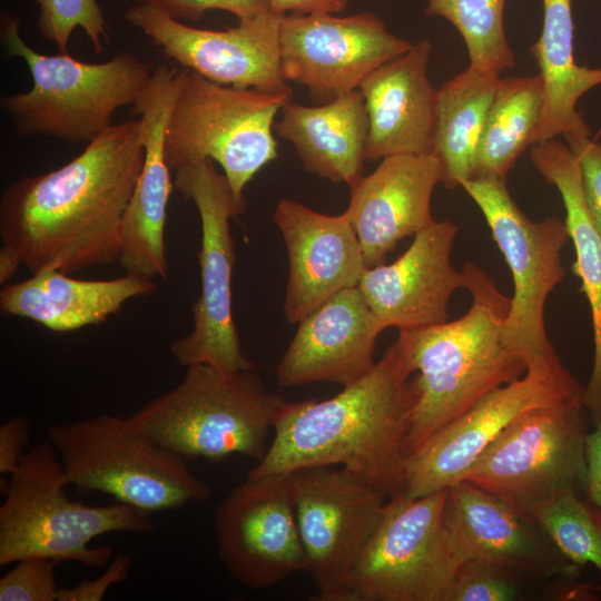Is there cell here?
<instances>
[{"instance_id":"cell-11","label":"cell","mask_w":601,"mask_h":601,"mask_svg":"<svg viewBox=\"0 0 601 601\" xmlns=\"http://www.w3.org/2000/svg\"><path fill=\"white\" fill-rule=\"evenodd\" d=\"M174 186L195 205L201 238L200 293L193 304L194 327L170 345V353L186 367L208 364L225 372L254 371L255 364L242 351L231 312L235 244L230 220L242 211L228 180L218 173L215 161L206 159L176 169Z\"/></svg>"},{"instance_id":"cell-22","label":"cell","mask_w":601,"mask_h":601,"mask_svg":"<svg viewBox=\"0 0 601 601\" xmlns=\"http://www.w3.org/2000/svg\"><path fill=\"white\" fill-rule=\"evenodd\" d=\"M441 181L442 167L433 154H398L348 184L345 211L366 268L384 264L398 242L434 221L431 200Z\"/></svg>"},{"instance_id":"cell-32","label":"cell","mask_w":601,"mask_h":601,"mask_svg":"<svg viewBox=\"0 0 601 601\" xmlns=\"http://www.w3.org/2000/svg\"><path fill=\"white\" fill-rule=\"evenodd\" d=\"M532 519L573 564H593L601 574V510L577 492L536 509Z\"/></svg>"},{"instance_id":"cell-13","label":"cell","mask_w":601,"mask_h":601,"mask_svg":"<svg viewBox=\"0 0 601 601\" xmlns=\"http://www.w3.org/2000/svg\"><path fill=\"white\" fill-rule=\"evenodd\" d=\"M583 393L556 353L535 359L521 377L484 395L408 454L403 492L422 496L449 489L521 415Z\"/></svg>"},{"instance_id":"cell-16","label":"cell","mask_w":601,"mask_h":601,"mask_svg":"<svg viewBox=\"0 0 601 601\" xmlns=\"http://www.w3.org/2000/svg\"><path fill=\"white\" fill-rule=\"evenodd\" d=\"M218 556L249 589H266L307 569L298 532L292 473L247 476L215 512Z\"/></svg>"},{"instance_id":"cell-30","label":"cell","mask_w":601,"mask_h":601,"mask_svg":"<svg viewBox=\"0 0 601 601\" xmlns=\"http://www.w3.org/2000/svg\"><path fill=\"white\" fill-rule=\"evenodd\" d=\"M543 105L540 73L500 79L480 137L471 179L506 181L516 159L533 146Z\"/></svg>"},{"instance_id":"cell-27","label":"cell","mask_w":601,"mask_h":601,"mask_svg":"<svg viewBox=\"0 0 601 601\" xmlns=\"http://www.w3.org/2000/svg\"><path fill=\"white\" fill-rule=\"evenodd\" d=\"M280 111L274 129L293 144L307 171L347 185L362 174L368 122L358 89L314 107L289 100Z\"/></svg>"},{"instance_id":"cell-36","label":"cell","mask_w":601,"mask_h":601,"mask_svg":"<svg viewBox=\"0 0 601 601\" xmlns=\"http://www.w3.org/2000/svg\"><path fill=\"white\" fill-rule=\"evenodd\" d=\"M138 1V0H131ZM160 4L177 20L198 21L206 11L218 9L238 20L256 17L269 9L268 0H149Z\"/></svg>"},{"instance_id":"cell-5","label":"cell","mask_w":601,"mask_h":601,"mask_svg":"<svg viewBox=\"0 0 601 601\" xmlns=\"http://www.w3.org/2000/svg\"><path fill=\"white\" fill-rule=\"evenodd\" d=\"M0 37L6 51L26 62L32 79L30 90L0 98L2 110L24 137L90 142L114 125L119 108L135 104L155 69L129 52L98 63L69 53H40L26 43L19 19L9 12L1 13Z\"/></svg>"},{"instance_id":"cell-10","label":"cell","mask_w":601,"mask_h":601,"mask_svg":"<svg viewBox=\"0 0 601 601\" xmlns=\"http://www.w3.org/2000/svg\"><path fill=\"white\" fill-rule=\"evenodd\" d=\"M447 495L444 489L388 497L348 575L346 601H444L463 563L446 520Z\"/></svg>"},{"instance_id":"cell-25","label":"cell","mask_w":601,"mask_h":601,"mask_svg":"<svg viewBox=\"0 0 601 601\" xmlns=\"http://www.w3.org/2000/svg\"><path fill=\"white\" fill-rule=\"evenodd\" d=\"M156 290L152 279L128 274L114 279L88 280L48 270L6 284L0 292V308L8 315L65 333L101 324L119 313L129 299Z\"/></svg>"},{"instance_id":"cell-20","label":"cell","mask_w":601,"mask_h":601,"mask_svg":"<svg viewBox=\"0 0 601 601\" xmlns=\"http://www.w3.org/2000/svg\"><path fill=\"white\" fill-rule=\"evenodd\" d=\"M274 220L287 249L284 315L289 323L300 322L334 294L358 285L366 266L346 211L325 215L282 198Z\"/></svg>"},{"instance_id":"cell-17","label":"cell","mask_w":601,"mask_h":601,"mask_svg":"<svg viewBox=\"0 0 601 601\" xmlns=\"http://www.w3.org/2000/svg\"><path fill=\"white\" fill-rule=\"evenodd\" d=\"M279 45L284 79L303 85L321 104L358 89L371 72L413 46L372 12L283 16Z\"/></svg>"},{"instance_id":"cell-40","label":"cell","mask_w":601,"mask_h":601,"mask_svg":"<svg viewBox=\"0 0 601 601\" xmlns=\"http://www.w3.org/2000/svg\"><path fill=\"white\" fill-rule=\"evenodd\" d=\"M585 493L588 501L601 510V421L585 440Z\"/></svg>"},{"instance_id":"cell-21","label":"cell","mask_w":601,"mask_h":601,"mask_svg":"<svg viewBox=\"0 0 601 601\" xmlns=\"http://www.w3.org/2000/svg\"><path fill=\"white\" fill-rule=\"evenodd\" d=\"M298 324L276 370L282 387L353 384L374 366L376 339L385 329L358 286L334 294Z\"/></svg>"},{"instance_id":"cell-2","label":"cell","mask_w":601,"mask_h":601,"mask_svg":"<svg viewBox=\"0 0 601 601\" xmlns=\"http://www.w3.org/2000/svg\"><path fill=\"white\" fill-rule=\"evenodd\" d=\"M411 374L393 344L335 396L284 402L273 442L247 476L341 465L388 497L403 492L405 439L416 401Z\"/></svg>"},{"instance_id":"cell-28","label":"cell","mask_w":601,"mask_h":601,"mask_svg":"<svg viewBox=\"0 0 601 601\" xmlns=\"http://www.w3.org/2000/svg\"><path fill=\"white\" fill-rule=\"evenodd\" d=\"M541 35L529 51L538 62L544 87V105L533 145L562 136L575 148L590 138L591 129L578 111L580 98L601 85V67L574 60L572 0H542Z\"/></svg>"},{"instance_id":"cell-35","label":"cell","mask_w":601,"mask_h":601,"mask_svg":"<svg viewBox=\"0 0 601 601\" xmlns=\"http://www.w3.org/2000/svg\"><path fill=\"white\" fill-rule=\"evenodd\" d=\"M55 560L27 558L0 579V601H58Z\"/></svg>"},{"instance_id":"cell-31","label":"cell","mask_w":601,"mask_h":601,"mask_svg":"<svg viewBox=\"0 0 601 601\" xmlns=\"http://www.w3.org/2000/svg\"><path fill=\"white\" fill-rule=\"evenodd\" d=\"M506 0H428L425 12L447 20L463 38L469 67L501 76L516 59L504 29Z\"/></svg>"},{"instance_id":"cell-37","label":"cell","mask_w":601,"mask_h":601,"mask_svg":"<svg viewBox=\"0 0 601 601\" xmlns=\"http://www.w3.org/2000/svg\"><path fill=\"white\" fill-rule=\"evenodd\" d=\"M131 565V556L119 554L111 559L99 577L85 579L71 588L60 587L58 601H100L112 585L127 580Z\"/></svg>"},{"instance_id":"cell-8","label":"cell","mask_w":601,"mask_h":601,"mask_svg":"<svg viewBox=\"0 0 601 601\" xmlns=\"http://www.w3.org/2000/svg\"><path fill=\"white\" fill-rule=\"evenodd\" d=\"M293 90L262 91L223 86L185 68L165 135L171 170L210 159L228 180L244 214V190L254 176L278 156L275 117Z\"/></svg>"},{"instance_id":"cell-23","label":"cell","mask_w":601,"mask_h":601,"mask_svg":"<svg viewBox=\"0 0 601 601\" xmlns=\"http://www.w3.org/2000/svg\"><path fill=\"white\" fill-rule=\"evenodd\" d=\"M446 520L463 562L483 559L535 579L578 569L533 519L469 481L449 487Z\"/></svg>"},{"instance_id":"cell-29","label":"cell","mask_w":601,"mask_h":601,"mask_svg":"<svg viewBox=\"0 0 601 601\" xmlns=\"http://www.w3.org/2000/svg\"><path fill=\"white\" fill-rule=\"evenodd\" d=\"M500 76L467 67L436 89L433 150L442 184L461 187L472 178L475 155Z\"/></svg>"},{"instance_id":"cell-4","label":"cell","mask_w":601,"mask_h":601,"mask_svg":"<svg viewBox=\"0 0 601 601\" xmlns=\"http://www.w3.org/2000/svg\"><path fill=\"white\" fill-rule=\"evenodd\" d=\"M68 484L50 442L26 452L2 489L1 566L27 558H47L106 568L114 550L90 546L92 539L111 532L147 534L154 530L149 513L121 502L93 506L72 501L65 490Z\"/></svg>"},{"instance_id":"cell-12","label":"cell","mask_w":601,"mask_h":601,"mask_svg":"<svg viewBox=\"0 0 601 601\" xmlns=\"http://www.w3.org/2000/svg\"><path fill=\"white\" fill-rule=\"evenodd\" d=\"M483 214L512 275L513 295L503 325L506 345L529 366L555 353L545 329L549 295L563 280L561 253L569 239L564 220H533L512 199L505 181L461 184Z\"/></svg>"},{"instance_id":"cell-1","label":"cell","mask_w":601,"mask_h":601,"mask_svg":"<svg viewBox=\"0 0 601 601\" xmlns=\"http://www.w3.org/2000/svg\"><path fill=\"white\" fill-rule=\"evenodd\" d=\"M138 120L114 124L63 166L12 183L0 236L31 274L118 262L121 225L144 164Z\"/></svg>"},{"instance_id":"cell-34","label":"cell","mask_w":601,"mask_h":601,"mask_svg":"<svg viewBox=\"0 0 601 601\" xmlns=\"http://www.w3.org/2000/svg\"><path fill=\"white\" fill-rule=\"evenodd\" d=\"M519 574L483 559L465 560L454 572L444 601H512L520 597Z\"/></svg>"},{"instance_id":"cell-26","label":"cell","mask_w":601,"mask_h":601,"mask_svg":"<svg viewBox=\"0 0 601 601\" xmlns=\"http://www.w3.org/2000/svg\"><path fill=\"white\" fill-rule=\"evenodd\" d=\"M530 158L542 178L559 190L564 205V223L575 252L573 269L591 314L593 366L583 403L597 424L601 421V234L588 208L573 150L555 138L533 145Z\"/></svg>"},{"instance_id":"cell-14","label":"cell","mask_w":601,"mask_h":601,"mask_svg":"<svg viewBox=\"0 0 601 601\" xmlns=\"http://www.w3.org/2000/svg\"><path fill=\"white\" fill-rule=\"evenodd\" d=\"M292 473L295 514L317 601H346V582L378 525L387 495L344 469Z\"/></svg>"},{"instance_id":"cell-41","label":"cell","mask_w":601,"mask_h":601,"mask_svg":"<svg viewBox=\"0 0 601 601\" xmlns=\"http://www.w3.org/2000/svg\"><path fill=\"white\" fill-rule=\"evenodd\" d=\"M268 2L274 13L306 16L341 12L349 0H268Z\"/></svg>"},{"instance_id":"cell-18","label":"cell","mask_w":601,"mask_h":601,"mask_svg":"<svg viewBox=\"0 0 601 601\" xmlns=\"http://www.w3.org/2000/svg\"><path fill=\"white\" fill-rule=\"evenodd\" d=\"M184 75L179 66H156L131 110L139 116L145 157L124 214L118 264L125 274L147 279H166L169 272L165 229L175 186L165 157V135Z\"/></svg>"},{"instance_id":"cell-42","label":"cell","mask_w":601,"mask_h":601,"mask_svg":"<svg viewBox=\"0 0 601 601\" xmlns=\"http://www.w3.org/2000/svg\"><path fill=\"white\" fill-rule=\"evenodd\" d=\"M23 262L11 247L3 245L0 249V283L6 284Z\"/></svg>"},{"instance_id":"cell-3","label":"cell","mask_w":601,"mask_h":601,"mask_svg":"<svg viewBox=\"0 0 601 601\" xmlns=\"http://www.w3.org/2000/svg\"><path fill=\"white\" fill-rule=\"evenodd\" d=\"M472 304L454 321L398 331L394 345L416 388L406 456L494 388L521 377L525 362L503 337L511 297L473 263L462 268Z\"/></svg>"},{"instance_id":"cell-38","label":"cell","mask_w":601,"mask_h":601,"mask_svg":"<svg viewBox=\"0 0 601 601\" xmlns=\"http://www.w3.org/2000/svg\"><path fill=\"white\" fill-rule=\"evenodd\" d=\"M572 150L579 160L588 208L601 234V142L589 138Z\"/></svg>"},{"instance_id":"cell-9","label":"cell","mask_w":601,"mask_h":601,"mask_svg":"<svg viewBox=\"0 0 601 601\" xmlns=\"http://www.w3.org/2000/svg\"><path fill=\"white\" fill-rule=\"evenodd\" d=\"M584 408L583 395H579L524 413L486 447L462 480L530 519L556 496L585 490Z\"/></svg>"},{"instance_id":"cell-24","label":"cell","mask_w":601,"mask_h":601,"mask_svg":"<svg viewBox=\"0 0 601 601\" xmlns=\"http://www.w3.org/2000/svg\"><path fill=\"white\" fill-rule=\"evenodd\" d=\"M432 43L420 40L361 83L368 122L366 160L432 154L436 89L428 78Z\"/></svg>"},{"instance_id":"cell-19","label":"cell","mask_w":601,"mask_h":601,"mask_svg":"<svg viewBox=\"0 0 601 601\" xmlns=\"http://www.w3.org/2000/svg\"><path fill=\"white\" fill-rule=\"evenodd\" d=\"M459 226L434 220L414 235L393 263L365 268L358 287L385 328L427 327L449 321V303L465 288L463 270L451 262Z\"/></svg>"},{"instance_id":"cell-6","label":"cell","mask_w":601,"mask_h":601,"mask_svg":"<svg viewBox=\"0 0 601 601\" xmlns=\"http://www.w3.org/2000/svg\"><path fill=\"white\" fill-rule=\"evenodd\" d=\"M284 402L253 371L194 364L177 386L126 420L131 428L185 459L240 454L259 461Z\"/></svg>"},{"instance_id":"cell-7","label":"cell","mask_w":601,"mask_h":601,"mask_svg":"<svg viewBox=\"0 0 601 601\" xmlns=\"http://www.w3.org/2000/svg\"><path fill=\"white\" fill-rule=\"evenodd\" d=\"M48 435L69 484L80 493H106L147 513L211 496L210 485L185 457L131 428L126 417L99 414L52 425Z\"/></svg>"},{"instance_id":"cell-15","label":"cell","mask_w":601,"mask_h":601,"mask_svg":"<svg viewBox=\"0 0 601 601\" xmlns=\"http://www.w3.org/2000/svg\"><path fill=\"white\" fill-rule=\"evenodd\" d=\"M125 12L164 55L223 86L277 92L292 88L280 69L279 28L283 16L268 10L238 20L225 30L188 26L160 4L138 0Z\"/></svg>"},{"instance_id":"cell-39","label":"cell","mask_w":601,"mask_h":601,"mask_svg":"<svg viewBox=\"0 0 601 601\" xmlns=\"http://www.w3.org/2000/svg\"><path fill=\"white\" fill-rule=\"evenodd\" d=\"M29 442V420L18 415L0 426V474H11L20 464Z\"/></svg>"},{"instance_id":"cell-33","label":"cell","mask_w":601,"mask_h":601,"mask_svg":"<svg viewBox=\"0 0 601 601\" xmlns=\"http://www.w3.org/2000/svg\"><path fill=\"white\" fill-rule=\"evenodd\" d=\"M39 6L37 28L59 53H68L73 30L81 28L90 40L93 51L100 53L109 43L108 26L97 0H36Z\"/></svg>"}]
</instances>
